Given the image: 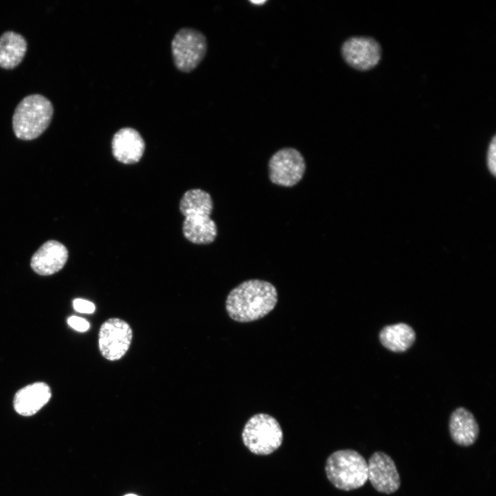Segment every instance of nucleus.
Segmentation results:
<instances>
[{"label":"nucleus","instance_id":"obj_18","mask_svg":"<svg viewBox=\"0 0 496 496\" xmlns=\"http://www.w3.org/2000/svg\"><path fill=\"white\" fill-rule=\"evenodd\" d=\"M74 310L81 313H92L95 311V305L88 300L76 298L73 300Z\"/></svg>","mask_w":496,"mask_h":496},{"label":"nucleus","instance_id":"obj_2","mask_svg":"<svg viewBox=\"0 0 496 496\" xmlns=\"http://www.w3.org/2000/svg\"><path fill=\"white\" fill-rule=\"evenodd\" d=\"M179 209L185 217L183 233L186 239L198 245L209 244L216 239L218 229L210 217L213 200L209 193L200 189L187 191L180 200Z\"/></svg>","mask_w":496,"mask_h":496},{"label":"nucleus","instance_id":"obj_19","mask_svg":"<svg viewBox=\"0 0 496 496\" xmlns=\"http://www.w3.org/2000/svg\"><path fill=\"white\" fill-rule=\"evenodd\" d=\"M67 322L72 329L80 332H85L90 328V323L81 317L70 316L68 318Z\"/></svg>","mask_w":496,"mask_h":496},{"label":"nucleus","instance_id":"obj_9","mask_svg":"<svg viewBox=\"0 0 496 496\" xmlns=\"http://www.w3.org/2000/svg\"><path fill=\"white\" fill-rule=\"evenodd\" d=\"M382 49L374 39L353 36L347 39L341 46V55L350 67L360 71L374 68L381 59Z\"/></svg>","mask_w":496,"mask_h":496},{"label":"nucleus","instance_id":"obj_11","mask_svg":"<svg viewBox=\"0 0 496 496\" xmlns=\"http://www.w3.org/2000/svg\"><path fill=\"white\" fill-rule=\"evenodd\" d=\"M145 141L139 132L132 127L118 130L112 140L114 157L124 164H134L140 161L145 151Z\"/></svg>","mask_w":496,"mask_h":496},{"label":"nucleus","instance_id":"obj_5","mask_svg":"<svg viewBox=\"0 0 496 496\" xmlns=\"http://www.w3.org/2000/svg\"><path fill=\"white\" fill-rule=\"evenodd\" d=\"M245 446L254 454L267 455L282 444L283 433L278 422L271 415L258 413L246 422L242 432Z\"/></svg>","mask_w":496,"mask_h":496},{"label":"nucleus","instance_id":"obj_6","mask_svg":"<svg viewBox=\"0 0 496 496\" xmlns=\"http://www.w3.org/2000/svg\"><path fill=\"white\" fill-rule=\"evenodd\" d=\"M207 50V41L200 31L190 28L180 29L172 41V54L176 68L190 72L197 68Z\"/></svg>","mask_w":496,"mask_h":496},{"label":"nucleus","instance_id":"obj_16","mask_svg":"<svg viewBox=\"0 0 496 496\" xmlns=\"http://www.w3.org/2000/svg\"><path fill=\"white\" fill-rule=\"evenodd\" d=\"M415 333L411 327L404 323L386 326L380 333L382 345L394 352H403L414 342Z\"/></svg>","mask_w":496,"mask_h":496},{"label":"nucleus","instance_id":"obj_21","mask_svg":"<svg viewBox=\"0 0 496 496\" xmlns=\"http://www.w3.org/2000/svg\"><path fill=\"white\" fill-rule=\"evenodd\" d=\"M124 496H138V495H134V494H127V495H124Z\"/></svg>","mask_w":496,"mask_h":496},{"label":"nucleus","instance_id":"obj_17","mask_svg":"<svg viewBox=\"0 0 496 496\" xmlns=\"http://www.w3.org/2000/svg\"><path fill=\"white\" fill-rule=\"evenodd\" d=\"M486 165L488 169L493 176L496 174V138L495 136L491 139L486 155Z\"/></svg>","mask_w":496,"mask_h":496},{"label":"nucleus","instance_id":"obj_10","mask_svg":"<svg viewBox=\"0 0 496 496\" xmlns=\"http://www.w3.org/2000/svg\"><path fill=\"white\" fill-rule=\"evenodd\" d=\"M368 479L381 493L392 494L400 487L401 479L393 459L383 451L374 452L369 459Z\"/></svg>","mask_w":496,"mask_h":496},{"label":"nucleus","instance_id":"obj_15","mask_svg":"<svg viewBox=\"0 0 496 496\" xmlns=\"http://www.w3.org/2000/svg\"><path fill=\"white\" fill-rule=\"evenodd\" d=\"M28 43L21 34L6 31L0 36V67L11 70L18 66L27 52Z\"/></svg>","mask_w":496,"mask_h":496},{"label":"nucleus","instance_id":"obj_7","mask_svg":"<svg viewBox=\"0 0 496 496\" xmlns=\"http://www.w3.org/2000/svg\"><path fill=\"white\" fill-rule=\"evenodd\" d=\"M268 167L272 183L290 187L302 178L306 163L300 151L293 147H284L271 156Z\"/></svg>","mask_w":496,"mask_h":496},{"label":"nucleus","instance_id":"obj_8","mask_svg":"<svg viewBox=\"0 0 496 496\" xmlns=\"http://www.w3.org/2000/svg\"><path fill=\"white\" fill-rule=\"evenodd\" d=\"M133 337L130 324L125 320L112 318L105 321L99 333V349L109 361L121 359L129 350Z\"/></svg>","mask_w":496,"mask_h":496},{"label":"nucleus","instance_id":"obj_14","mask_svg":"<svg viewBox=\"0 0 496 496\" xmlns=\"http://www.w3.org/2000/svg\"><path fill=\"white\" fill-rule=\"evenodd\" d=\"M448 429L453 442L460 446L473 445L479 435V427L475 417L464 407L457 408L451 413Z\"/></svg>","mask_w":496,"mask_h":496},{"label":"nucleus","instance_id":"obj_4","mask_svg":"<svg viewBox=\"0 0 496 496\" xmlns=\"http://www.w3.org/2000/svg\"><path fill=\"white\" fill-rule=\"evenodd\" d=\"M325 472L329 482L344 491L358 489L368 480L367 462L353 449L339 450L331 454L326 461Z\"/></svg>","mask_w":496,"mask_h":496},{"label":"nucleus","instance_id":"obj_3","mask_svg":"<svg viewBox=\"0 0 496 496\" xmlns=\"http://www.w3.org/2000/svg\"><path fill=\"white\" fill-rule=\"evenodd\" d=\"M54 107L45 96L34 94L24 97L17 105L12 120L17 138L31 141L38 138L49 126Z\"/></svg>","mask_w":496,"mask_h":496},{"label":"nucleus","instance_id":"obj_12","mask_svg":"<svg viewBox=\"0 0 496 496\" xmlns=\"http://www.w3.org/2000/svg\"><path fill=\"white\" fill-rule=\"evenodd\" d=\"M68 258V250L62 243L49 240L34 254L30 265L37 273L49 276L61 270L66 263Z\"/></svg>","mask_w":496,"mask_h":496},{"label":"nucleus","instance_id":"obj_20","mask_svg":"<svg viewBox=\"0 0 496 496\" xmlns=\"http://www.w3.org/2000/svg\"><path fill=\"white\" fill-rule=\"evenodd\" d=\"M251 2L253 4H255V5H258V4L260 5V4L265 3V1H251Z\"/></svg>","mask_w":496,"mask_h":496},{"label":"nucleus","instance_id":"obj_1","mask_svg":"<svg viewBox=\"0 0 496 496\" xmlns=\"http://www.w3.org/2000/svg\"><path fill=\"white\" fill-rule=\"evenodd\" d=\"M277 302L278 292L271 283L252 279L242 282L229 292L225 307L232 320L249 322L265 317Z\"/></svg>","mask_w":496,"mask_h":496},{"label":"nucleus","instance_id":"obj_13","mask_svg":"<svg viewBox=\"0 0 496 496\" xmlns=\"http://www.w3.org/2000/svg\"><path fill=\"white\" fill-rule=\"evenodd\" d=\"M52 393L45 382H35L19 390L13 399L14 411L24 417L37 413L50 400Z\"/></svg>","mask_w":496,"mask_h":496}]
</instances>
